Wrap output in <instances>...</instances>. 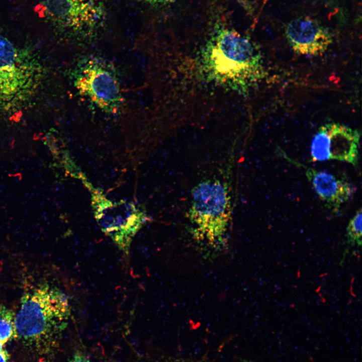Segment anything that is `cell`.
Instances as JSON below:
<instances>
[{"instance_id":"16","label":"cell","mask_w":362,"mask_h":362,"mask_svg":"<svg viewBox=\"0 0 362 362\" xmlns=\"http://www.w3.org/2000/svg\"><path fill=\"white\" fill-rule=\"evenodd\" d=\"M9 357L8 352L4 348L0 350V362H9Z\"/></svg>"},{"instance_id":"2","label":"cell","mask_w":362,"mask_h":362,"mask_svg":"<svg viewBox=\"0 0 362 362\" xmlns=\"http://www.w3.org/2000/svg\"><path fill=\"white\" fill-rule=\"evenodd\" d=\"M15 315L16 337L26 342H44L62 330L69 314L68 300L55 287L39 284L25 292Z\"/></svg>"},{"instance_id":"11","label":"cell","mask_w":362,"mask_h":362,"mask_svg":"<svg viewBox=\"0 0 362 362\" xmlns=\"http://www.w3.org/2000/svg\"><path fill=\"white\" fill-rule=\"evenodd\" d=\"M15 314L3 304H0V342L5 344L16 337Z\"/></svg>"},{"instance_id":"5","label":"cell","mask_w":362,"mask_h":362,"mask_svg":"<svg viewBox=\"0 0 362 362\" xmlns=\"http://www.w3.org/2000/svg\"><path fill=\"white\" fill-rule=\"evenodd\" d=\"M43 4L49 18L73 28L92 27L104 16L101 0H43Z\"/></svg>"},{"instance_id":"8","label":"cell","mask_w":362,"mask_h":362,"mask_svg":"<svg viewBox=\"0 0 362 362\" xmlns=\"http://www.w3.org/2000/svg\"><path fill=\"white\" fill-rule=\"evenodd\" d=\"M306 175L319 197L334 210H337L354 192L349 182L326 171L308 168Z\"/></svg>"},{"instance_id":"13","label":"cell","mask_w":362,"mask_h":362,"mask_svg":"<svg viewBox=\"0 0 362 362\" xmlns=\"http://www.w3.org/2000/svg\"><path fill=\"white\" fill-rule=\"evenodd\" d=\"M361 209H359L350 219L346 228L347 243L351 245H361Z\"/></svg>"},{"instance_id":"4","label":"cell","mask_w":362,"mask_h":362,"mask_svg":"<svg viewBox=\"0 0 362 362\" xmlns=\"http://www.w3.org/2000/svg\"><path fill=\"white\" fill-rule=\"evenodd\" d=\"M76 87L106 111L116 113L120 107L122 99L117 77L100 61L90 60L81 67L77 75Z\"/></svg>"},{"instance_id":"1","label":"cell","mask_w":362,"mask_h":362,"mask_svg":"<svg viewBox=\"0 0 362 362\" xmlns=\"http://www.w3.org/2000/svg\"><path fill=\"white\" fill-rule=\"evenodd\" d=\"M205 68L218 81L247 89L264 76L260 53L234 30L219 31L208 46Z\"/></svg>"},{"instance_id":"15","label":"cell","mask_w":362,"mask_h":362,"mask_svg":"<svg viewBox=\"0 0 362 362\" xmlns=\"http://www.w3.org/2000/svg\"><path fill=\"white\" fill-rule=\"evenodd\" d=\"M145 3H149L150 4H166L170 3H172L174 0H141Z\"/></svg>"},{"instance_id":"12","label":"cell","mask_w":362,"mask_h":362,"mask_svg":"<svg viewBox=\"0 0 362 362\" xmlns=\"http://www.w3.org/2000/svg\"><path fill=\"white\" fill-rule=\"evenodd\" d=\"M311 153L314 161L330 159L328 138L323 126L319 128L312 140Z\"/></svg>"},{"instance_id":"6","label":"cell","mask_w":362,"mask_h":362,"mask_svg":"<svg viewBox=\"0 0 362 362\" xmlns=\"http://www.w3.org/2000/svg\"><path fill=\"white\" fill-rule=\"evenodd\" d=\"M97 218L104 231L125 249L143 221L133 206L121 203L113 205L109 202L99 204Z\"/></svg>"},{"instance_id":"14","label":"cell","mask_w":362,"mask_h":362,"mask_svg":"<svg viewBox=\"0 0 362 362\" xmlns=\"http://www.w3.org/2000/svg\"><path fill=\"white\" fill-rule=\"evenodd\" d=\"M68 362H90L88 357L83 353L76 351Z\"/></svg>"},{"instance_id":"9","label":"cell","mask_w":362,"mask_h":362,"mask_svg":"<svg viewBox=\"0 0 362 362\" xmlns=\"http://www.w3.org/2000/svg\"><path fill=\"white\" fill-rule=\"evenodd\" d=\"M327 134L330 159L357 164L360 134L356 130L331 123L323 125Z\"/></svg>"},{"instance_id":"7","label":"cell","mask_w":362,"mask_h":362,"mask_svg":"<svg viewBox=\"0 0 362 362\" xmlns=\"http://www.w3.org/2000/svg\"><path fill=\"white\" fill-rule=\"evenodd\" d=\"M286 36L293 50L303 55H321L332 42L328 30L309 17L291 21L286 27Z\"/></svg>"},{"instance_id":"3","label":"cell","mask_w":362,"mask_h":362,"mask_svg":"<svg viewBox=\"0 0 362 362\" xmlns=\"http://www.w3.org/2000/svg\"><path fill=\"white\" fill-rule=\"evenodd\" d=\"M191 221L209 239L222 235L230 218V201L227 188L217 180H208L196 186L189 210Z\"/></svg>"},{"instance_id":"10","label":"cell","mask_w":362,"mask_h":362,"mask_svg":"<svg viewBox=\"0 0 362 362\" xmlns=\"http://www.w3.org/2000/svg\"><path fill=\"white\" fill-rule=\"evenodd\" d=\"M17 54L13 44L0 35V92H10L17 75Z\"/></svg>"}]
</instances>
